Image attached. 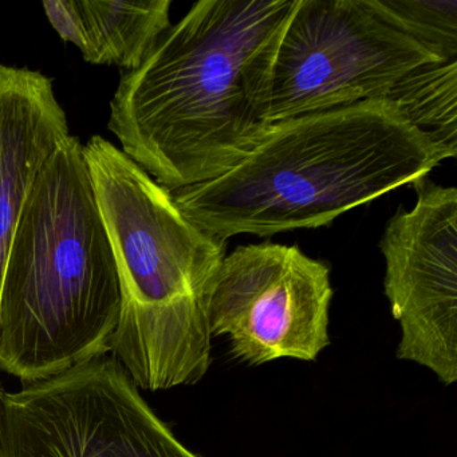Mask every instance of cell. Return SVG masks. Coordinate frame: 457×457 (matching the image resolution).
<instances>
[{
    "label": "cell",
    "mask_w": 457,
    "mask_h": 457,
    "mask_svg": "<svg viewBox=\"0 0 457 457\" xmlns=\"http://www.w3.org/2000/svg\"><path fill=\"white\" fill-rule=\"evenodd\" d=\"M4 387H2V385H0V400H2V395H4Z\"/></svg>",
    "instance_id": "14"
},
{
    "label": "cell",
    "mask_w": 457,
    "mask_h": 457,
    "mask_svg": "<svg viewBox=\"0 0 457 457\" xmlns=\"http://www.w3.org/2000/svg\"><path fill=\"white\" fill-rule=\"evenodd\" d=\"M42 6L61 38L76 45L87 62H95L89 26L79 7V0H47Z\"/></svg>",
    "instance_id": "13"
},
{
    "label": "cell",
    "mask_w": 457,
    "mask_h": 457,
    "mask_svg": "<svg viewBox=\"0 0 457 457\" xmlns=\"http://www.w3.org/2000/svg\"><path fill=\"white\" fill-rule=\"evenodd\" d=\"M84 157L121 283L112 357L141 389L197 384L212 363L207 295L226 242L189 221L172 192L103 136Z\"/></svg>",
    "instance_id": "4"
},
{
    "label": "cell",
    "mask_w": 457,
    "mask_h": 457,
    "mask_svg": "<svg viewBox=\"0 0 457 457\" xmlns=\"http://www.w3.org/2000/svg\"><path fill=\"white\" fill-rule=\"evenodd\" d=\"M69 136L68 116L53 79L0 63V288L26 202Z\"/></svg>",
    "instance_id": "9"
},
{
    "label": "cell",
    "mask_w": 457,
    "mask_h": 457,
    "mask_svg": "<svg viewBox=\"0 0 457 457\" xmlns=\"http://www.w3.org/2000/svg\"><path fill=\"white\" fill-rule=\"evenodd\" d=\"M170 0H79L89 26L95 62L133 71L170 28Z\"/></svg>",
    "instance_id": "10"
},
{
    "label": "cell",
    "mask_w": 457,
    "mask_h": 457,
    "mask_svg": "<svg viewBox=\"0 0 457 457\" xmlns=\"http://www.w3.org/2000/svg\"><path fill=\"white\" fill-rule=\"evenodd\" d=\"M444 154H457V60L414 69L384 98Z\"/></svg>",
    "instance_id": "11"
},
{
    "label": "cell",
    "mask_w": 457,
    "mask_h": 457,
    "mask_svg": "<svg viewBox=\"0 0 457 457\" xmlns=\"http://www.w3.org/2000/svg\"><path fill=\"white\" fill-rule=\"evenodd\" d=\"M443 62L378 0H298L272 65L271 124L384 100L406 74Z\"/></svg>",
    "instance_id": "5"
},
{
    "label": "cell",
    "mask_w": 457,
    "mask_h": 457,
    "mask_svg": "<svg viewBox=\"0 0 457 457\" xmlns=\"http://www.w3.org/2000/svg\"><path fill=\"white\" fill-rule=\"evenodd\" d=\"M382 9L437 60H457V2L378 0Z\"/></svg>",
    "instance_id": "12"
},
{
    "label": "cell",
    "mask_w": 457,
    "mask_h": 457,
    "mask_svg": "<svg viewBox=\"0 0 457 457\" xmlns=\"http://www.w3.org/2000/svg\"><path fill=\"white\" fill-rule=\"evenodd\" d=\"M330 269L296 245H239L224 256L207 295L211 336L237 360L315 361L330 345Z\"/></svg>",
    "instance_id": "7"
},
{
    "label": "cell",
    "mask_w": 457,
    "mask_h": 457,
    "mask_svg": "<svg viewBox=\"0 0 457 457\" xmlns=\"http://www.w3.org/2000/svg\"><path fill=\"white\" fill-rule=\"evenodd\" d=\"M0 457H202L144 400L114 357L4 390Z\"/></svg>",
    "instance_id": "6"
},
{
    "label": "cell",
    "mask_w": 457,
    "mask_h": 457,
    "mask_svg": "<svg viewBox=\"0 0 457 457\" xmlns=\"http://www.w3.org/2000/svg\"><path fill=\"white\" fill-rule=\"evenodd\" d=\"M122 291L84 157L69 136L23 210L0 288V370L26 385L111 353Z\"/></svg>",
    "instance_id": "3"
},
{
    "label": "cell",
    "mask_w": 457,
    "mask_h": 457,
    "mask_svg": "<svg viewBox=\"0 0 457 457\" xmlns=\"http://www.w3.org/2000/svg\"><path fill=\"white\" fill-rule=\"evenodd\" d=\"M417 203L382 235L385 294L401 326L400 360L457 381V189L424 178Z\"/></svg>",
    "instance_id": "8"
},
{
    "label": "cell",
    "mask_w": 457,
    "mask_h": 457,
    "mask_svg": "<svg viewBox=\"0 0 457 457\" xmlns=\"http://www.w3.org/2000/svg\"><path fill=\"white\" fill-rule=\"evenodd\" d=\"M298 0H202L122 71L109 130L168 191L215 180L266 137L272 65Z\"/></svg>",
    "instance_id": "1"
},
{
    "label": "cell",
    "mask_w": 457,
    "mask_h": 457,
    "mask_svg": "<svg viewBox=\"0 0 457 457\" xmlns=\"http://www.w3.org/2000/svg\"><path fill=\"white\" fill-rule=\"evenodd\" d=\"M445 157L386 100L277 122L215 180L172 192L179 210L218 239L320 228L398 187L428 178Z\"/></svg>",
    "instance_id": "2"
}]
</instances>
